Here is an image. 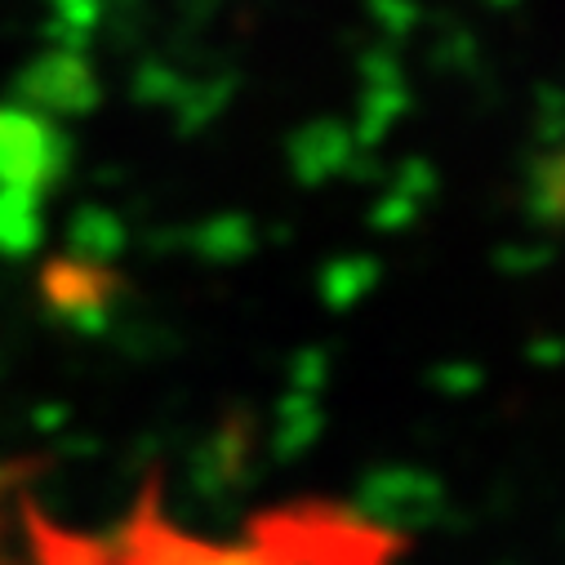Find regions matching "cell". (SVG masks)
<instances>
[{"mask_svg": "<svg viewBox=\"0 0 565 565\" xmlns=\"http://www.w3.org/2000/svg\"><path fill=\"white\" fill-rule=\"evenodd\" d=\"M405 539L334 499H286L232 534L183 525L161 486L103 525H72L23 494V565H401Z\"/></svg>", "mask_w": 565, "mask_h": 565, "instance_id": "6da1fadb", "label": "cell"}, {"mask_svg": "<svg viewBox=\"0 0 565 565\" xmlns=\"http://www.w3.org/2000/svg\"><path fill=\"white\" fill-rule=\"evenodd\" d=\"M0 565H23V477L0 463Z\"/></svg>", "mask_w": 565, "mask_h": 565, "instance_id": "7a4b0ae2", "label": "cell"}]
</instances>
